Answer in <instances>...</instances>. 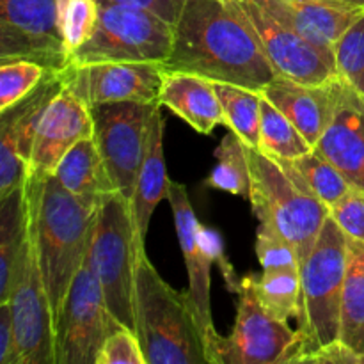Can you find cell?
Wrapping results in <instances>:
<instances>
[{"label": "cell", "mask_w": 364, "mask_h": 364, "mask_svg": "<svg viewBox=\"0 0 364 364\" xmlns=\"http://www.w3.org/2000/svg\"><path fill=\"white\" fill-rule=\"evenodd\" d=\"M245 151L251 167L252 212L259 223L294 245L302 265L329 217V206L313 194L288 159H276L247 144Z\"/></svg>", "instance_id": "obj_4"}, {"label": "cell", "mask_w": 364, "mask_h": 364, "mask_svg": "<svg viewBox=\"0 0 364 364\" xmlns=\"http://www.w3.org/2000/svg\"><path fill=\"white\" fill-rule=\"evenodd\" d=\"M329 215L345 231V235L364 242V191L350 187V191L329 208Z\"/></svg>", "instance_id": "obj_36"}, {"label": "cell", "mask_w": 364, "mask_h": 364, "mask_svg": "<svg viewBox=\"0 0 364 364\" xmlns=\"http://www.w3.org/2000/svg\"><path fill=\"white\" fill-rule=\"evenodd\" d=\"M48 71L32 59L0 60V112L34 92Z\"/></svg>", "instance_id": "obj_32"}, {"label": "cell", "mask_w": 364, "mask_h": 364, "mask_svg": "<svg viewBox=\"0 0 364 364\" xmlns=\"http://www.w3.org/2000/svg\"><path fill=\"white\" fill-rule=\"evenodd\" d=\"M53 323L55 364H96L105 338L119 322L110 315L102 287L87 263L71 281Z\"/></svg>", "instance_id": "obj_9"}, {"label": "cell", "mask_w": 364, "mask_h": 364, "mask_svg": "<svg viewBox=\"0 0 364 364\" xmlns=\"http://www.w3.org/2000/svg\"><path fill=\"white\" fill-rule=\"evenodd\" d=\"M256 27L277 75L301 84H326L338 78L333 52L320 48L297 28L267 13L255 0H240Z\"/></svg>", "instance_id": "obj_14"}, {"label": "cell", "mask_w": 364, "mask_h": 364, "mask_svg": "<svg viewBox=\"0 0 364 364\" xmlns=\"http://www.w3.org/2000/svg\"><path fill=\"white\" fill-rule=\"evenodd\" d=\"M141 247L132 203L114 194L100 206L85 263L98 279L110 315L137 333L135 267Z\"/></svg>", "instance_id": "obj_6"}, {"label": "cell", "mask_w": 364, "mask_h": 364, "mask_svg": "<svg viewBox=\"0 0 364 364\" xmlns=\"http://www.w3.org/2000/svg\"><path fill=\"white\" fill-rule=\"evenodd\" d=\"M198 240L199 244H201L205 255L210 258V262L220 270L228 290H230L231 294L237 295L238 290H240L242 277L237 276L233 265H231V262L228 259L226 249H224L223 235H220L215 228H208L205 226V224H198Z\"/></svg>", "instance_id": "obj_37"}, {"label": "cell", "mask_w": 364, "mask_h": 364, "mask_svg": "<svg viewBox=\"0 0 364 364\" xmlns=\"http://www.w3.org/2000/svg\"><path fill=\"white\" fill-rule=\"evenodd\" d=\"M313 149L329 160L350 187L364 191V95L347 82L341 80L333 119Z\"/></svg>", "instance_id": "obj_18"}, {"label": "cell", "mask_w": 364, "mask_h": 364, "mask_svg": "<svg viewBox=\"0 0 364 364\" xmlns=\"http://www.w3.org/2000/svg\"><path fill=\"white\" fill-rule=\"evenodd\" d=\"M98 18V0H57V27L68 57L91 38Z\"/></svg>", "instance_id": "obj_31"}, {"label": "cell", "mask_w": 364, "mask_h": 364, "mask_svg": "<svg viewBox=\"0 0 364 364\" xmlns=\"http://www.w3.org/2000/svg\"><path fill=\"white\" fill-rule=\"evenodd\" d=\"M267 13L287 21L320 48L334 53L343 32L364 13L363 7L329 0H255Z\"/></svg>", "instance_id": "obj_20"}, {"label": "cell", "mask_w": 364, "mask_h": 364, "mask_svg": "<svg viewBox=\"0 0 364 364\" xmlns=\"http://www.w3.org/2000/svg\"><path fill=\"white\" fill-rule=\"evenodd\" d=\"M338 77L364 95V13L334 46Z\"/></svg>", "instance_id": "obj_33"}, {"label": "cell", "mask_w": 364, "mask_h": 364, "mask_svg": "<svg viewBox=\"0 0 364 364\" xmlns=\"http://www.w3.org/2000/svg\"><path fill=\"white\" fill-rule=\"evenodd\" d=\"M162 75L164 64L156 63L68 64L59 71L64 87L87 107L112 102H156Z\"/></svg>", "instance_id": "obj_13"}, {"label": "cell", "mask_w": 364, "mask_h": 364, "mask_svg": "<svg viewBox=\"0 0 364 364\" xmlns=\"http://www.w3.org/2000/svg\"><path fill=\"white\" fill-rule=\"evenodd\" d=\"M164 128L166 123L159 105L149 121L148 146L139 171L137 187L132 198V213H134L141 247H146V237H148L153 212L164 199H167V191H169V178H167L166 159H164Z\"/></svg>", "instance_id": "obj_22"}, {"label": "cell", "mask_w": 364, "mask_h": 364, "mask_svg": "<svg viewBox=\"0 0 364 364\" xmlns=\"http://www.w3.org/2000/svg\"><path fill=\"white\" fill-rule=\"evenodd\" d=\"M60 89L59 71H48L34 92L0 112V199L25 185L36 132Z\"/></svg>", "instance_id": "obj_15"}, {"label": "cell", "mask_w": 364, "mask_h": 364, "mask_svg": "<svg viewBox=\"0 0 364 364\" xmlns=\"http://www.w3.org/2000/svg\"><path fill=\"white\" fill-rule=\"evenodd\" d=\"M340 341L364 355V242L348 237Z\"/></svg>", "instance_id": "obj_25"}, {"label": "cell", "mask_w": 364, "mask_h": 364, "mask_svg": "<svg viewBox=\"0 0 364 364\" xmlns=\"http://www.w3.org/2000/svg\"><path fill=\"white\" fill-rule=\"evenodd\" d=\"M164 68L258 92L279 77L240 0H187Z\"/></svg>", "instance_id": "obj_1"}, {"label": "cell", "mask_w": 364, "mask_h": 364, "mask_svg": "<svg viewBox=\"0 0 364 364\" xmlns=\"http://www.w3.org/2000/svg\"><path fill=\"white\" fill-rule=\"evenodd\" d=\"M28 233L25 185L0 199V302H7L27 255Z\"/></svg>", "instance_id": "obj_24"}, {"label": "cell", "mask_w": 364, "mask_h": 364, "mask_svg": "<svg viewBox=\"0 0 364 364\" xmlns=\"http://www.w3.org/2000/svg\"><path fill=\"white\" fill-rule=\"evenodd\" d=\"M329 2H340V4H347V6L363 7V9H364V0H329Z\"/></svg>", "instance_id": "obj_41"}, {"label": "cell", "mask_w": 364, "mask_h": 364, "mask_svg": "<svg viewBox=\"0 0 364 364\" xmlns=\"http://www.w3.org/2000/svg\"><path fill=\"white\" fill-rule=\"evenodd\" d=\"M100 4H119V6L139 7V9L149 11L167 21L169 25H176L180 14L183 11L187 0H98Z\"/></svg>", "instance_id": "obj_38"}, {"label": "cell", "mask_w": 364, "mask_h": 364, "mask_svg": "<svg viewBox=\"0 0 364 364\" xmlns=\"http://www.w3.org/2000/svg\"><path fill=\"white\" fill-rule=\"evenodd\" d=\"M347 258L348 237L329 215L301 265L299 345L290 363H302L320 348L340 341Z\"/></svg>", "instance_id": "obj_5"}, {"label": "cell", "mask_w": 364, "mask_h": 364, "mask_svg": "<svg viewBox=\"0 0 364 364\" xmlns=\"http://www.w3.org/2000/svg\"><path fill=\"white\" fill-rule=\"evenodd\" d=\"M156 102H112L89 107L96 146L117 194L132 203L148 146L149 121Z\"/></svg>", "instance_id": "obj_8"}, {"label": "cell", "mask_w": 364, "mask_h": 364, "mask_svg": "<svg viewBox=\"0 0 364 364\" xmlns=\"http://www.w3.org/2000/svg\"><path fill=\"white\" fill-rule=\"evenodd\" d=\"M7 302L13 313L16 364H55L53 309L39 270L32 238L28 242L20 277Z\"/></svg>", "instance_id": "obj_12"}, {"label": "cell", "mask_w": 364, "mask_h": 364, "mask_svg": "<svg viewBox=\"0 0 364 364\" xmlns=\"http://www.w3.org/2000/svg\"><path fill=\"white\" fill-rule=\"evenodd\" d=\"M135 318L148 364H210L191 295L167 284L146 251L135 267Z\"/></svg>", "instance_id": "obj_3"}, {"label": "cell", "mask_w": 364, "mask_h": 364, "mask_svg": "<svg viewBox=\"0 0 364 364\" xmlns=\"http://www.w3.org/2000/svg\"><path fill=\"white\" fill-rule=\"evenodd\" d=\"M258 148L276 159L294 160L311 151L313 146L306 141L301 130L263 96Z\"/></svg>", "instance_id": "obj_29"}, {"label": "cell", "mask_w": 364, "mask_h": 364, "mask_svg": "<svg viewBox=\"0 0 364 364\" xmlns=\"http://www.w3.org/2000/svg\"><path fill=\"white\" fill-rule=\"evenodd\" d=\"M25 203L28 231L55 316L71 281L87 259L98 210L85 206L53 174H27Z\"/></svg>", "instance_id": "obj_2"}, {"label": "cell", "mask_w": 364, "mask_h": 364, "mask_svg": "<svg viewBox=\"0 0 364 364\" xmlns=\"http://www.w3.org/2000/svg\"><path fill=\"white\" fill-rule=\"evenodd\" d=\"M53 176L68 192L95 210H100V206L117 192L100 155L95 137L82 139L75 144L63 156L53 171Z\"/></svg>", "instance_id": "obj_23"}, {"label": "cell", "mask_w": 364, "mask_h": 364, "mask_svg": "<svg viewBox=\"0 0 364 364\" xmlns=\"http://www.w3.org/2000/svg\"><path fill=\"white\" fill-rule=\"evenodd\" d=\"M167 201L173 208L174 226H176L178 242L188 272V295H191L192 311L201 329L206 347V358L213 364V352L220 334L217 333L212 318V304H210V269L213 263L203 251L198 240V217H196L192 203L188 199L187 187L183 183L169 180Z\"/></svg>", "instance_id": "obj_16"}, {"label": "cell", "mask_w": 364, "mask_h": 364, "mask_svg": "<svg viewBox=\"0 0 364 364\" xmlns=\"http://www.w3.org/2000/svg\"><path fill=\"white\" fill-rule=\"evenodd\" d=\"M233 331L220 336L213 364L290 363L299 345V331L270 315L256 297L251 274L242 277Z\"/></svg>", "instance_id": "obj_10"}, {"label": "cell", "mask_w": 364, "mask_h": 364, "mask_svg": "<svg viewBox=\"0 0 364 364\" xmlns=\"http://www.w3.org/2000/svg\"><path fill=\"white\" fill-rule=\"evenodd\" d=\"M32 59L50 71L70 64L57 27V0H0V60Z\"/></svg>", "instance_id": "obj_11"}, {"label": "cell", "mask_w": 364, "mask_h": 364, "mask_svg": "<svg viewBox=\"0 0 364 364\" xmlns=\"http://www.w3.org/2000/svg\"><path fill=\"white\" fill-rule=\"evenodd\" d=\"M256 255L263 270L294 269V267L301 269L294 245L281 237L276 230L262 223L256 231Z\"/></svg>", "instance_id": "obj_34"}, {"label": "cell", "mask_w": 364, "mask_h": 364, "mask_svg": "<svg viewBox=\"0 0 364 364\" xmlns=\"http://www.w3.org/2000/svg\"><path fill=\"white\" fill-rule=\"evenodd\" d=\"M174 27L149 11L119 4H100L91 38L71 53L70 64L156 63L171 55Z\"/></svg>", "instance_id": "obj_7"}, {"label": "cell", "mask_w": 364, "mask_h": 364, "mask_svg": "<svg viewBox=\"0 0 364 364\" xmlns=\"http://www.w3.org/2000/svg\"><path fill=\"white\" fill-rule=\"evenodd\" d=\"M294 169L297 171L306 181L313 194L326 203L327 206H333L350 191V183L345 180L343 174L329 162L323 159L322 155L311 149L306 155L299 156V159L290 160Z\"/></svg>", "instance_id": "obj_30"}, {"label": "cell", "mask_w": 364, "mask_h": 364, "mask_svg": "<svg viewBox=\"0 0 364 364\" xmlns=\"http://www.w3.org/2000/svg\"><path fill=\"white\" fill-rule=\"evenodd\" d=\"M156 102L199 134L208 135L220 124L226 127V117L213 82L199 75L164 68Z\"/></svg>", "instance_id": "obj_21"}, {"label": "cell", "mask_w": 364, "mask_h": 364, "mask_svg": "<svg viewBox=\"0 0 364 364\" xmlns=\"http://www.w3.org/2000/svg\"><path fill=\"white\" fill-rule=\"evenodd\" d=\"M340 89V77L326 84H301L290 78L277 77L265 85L262 95L274 103L315 148L333 119Z\"/></svg>", "instance_id": "obj_19"}, {"label": "cell", "mask_w": 364, "mask_h": 364, "mask_svg": "<svg viewBox=\"0 0 364 364\" xmlns=\"http://www.w3.org/2000/svg\"><path fill=\"white\" fill-rule=\"evenodd\" d=\"M302 363H318V364H364V355L358 354L341 341L327 345L320 348L315 354L308 355Z\"/></svg>", "instance_id": "obj_39"}, {"label": "cell", "mask_w": 364, "mask_h": 364, "mask_svg": "<svg viewBox=\"0 0 364 364\" xmlns=\"http://www.w3.org/2000/svg\"><path fill=\"white\" fill-rule=\"evenodd\" d=\"M215 167L205 185L217 191H224L228 194L238 198H251V167H249L245 142L235 132H228L220 144L215 148Z\"/></svg>", "instance_id": "obj_27"}, {"label": "cell", "mask_w": 364, "mask_h": 364, "mask_svg": "<svg viewBox=\"0 0 364 364\" xmlns=\"http://www.w3.org/2000/svg\"><path fill=\"white\" fill-rule=\"evenodd\" d=\"M217 96L223 105L226 127L238 135L247 146H259L263 95L252 89L224 82H213Z\"/></svg>", "instance_id": "obj_26"}, {"label": "cell", "mask_w": 364, "mask_h": 364, "mask_svg": "<svg viewBox=\"0 0 364 364\" xmlns=\"http://www.w3.org/2000/svg\"><path fill=\"white\" fill-rule=\"evenodd\" d=\"M95 121L91 109L63 85L50 102L32 144L28 174L48 176L57 169L63 156L82 139L92 137Z\"/></svg>", "instance_id": "obj_17"}, {"label": "cell", "mask_w": 364, "mask_h": 364, "mask_svg": "<svg viewBox=\"0 0 364 364\" xmlns=\"http://www.w3.org/2000/svg\"><path fill=\"white\" fill-rule=\"evenodd\" d=\"M252 288L263 308L276 318L288 322L301 313V269L263 270L251 274Z\"/></svg>", "instance_id": "obj_28"}, {"label": "cell", "mask_w": 364, "mask_h": 364, "mask_svg": "<svg viewBox=\"0 0 364 364\" xmlns=\"http://www.w3.org/2000/svg\"><path fill=\"white\" fill-rule=\"evenodd\" d=\"M0 364H16V338L9 302H0Z\"/></svg>", "instance_id": "obj_40"}, {"label": "cell", "mask_w": 364, "mask_h": 364, "mask_svg": "<svg viewBox=\"0 0 364 364\" xmlns=\"http://www.w3.org/2000/svg\"><path fill=\"white\" fill-rule=\"evenodd\" d=\"M96 364H148L141 340L134 329L117 323L105 338Z\"/></svg>", "instance_id": "obj_35"}]
</instances>
